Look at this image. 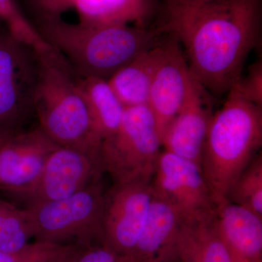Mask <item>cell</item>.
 <instances>
[{
	"mask_svg": "<svg viewBox=\"0 0 262 262\" xmlns=\"http://www.w3.org/2000/svg\"><path fill=\"white\" fill-rule=\"evenodd\" d=\"M165 10L160 24L184 48L193 77L212 96L227 95L259 40L261 0H211Z\"/></svg>",
	"mask_w": 262,
	"mask_h": 262,
	"instance_id": "6da1fadb",
	"label": "cell"
},
{
	"mask_svg": "<svg viewBox=\"0 0 262 262\" xmlns=\"http://www.w3.org/2000/svg\"><path fill=\"white\" fill-rule=\"evenodd\" d=\"M34 27L81 77L106 80L168 36L160 25L88 27L49 15H41Z\"/></svg>",
	"mask_w": 262,
	"mask_h": 262,
	"instance_id": "7a4b0ae2",
	"label": "cell"
},
{
	"mask_svg": "<svg viewBox=\"0 0 262 262\" xmlns=\"http://www.w3.org/2000/svg\"><path fill=\"white\" fill-rule=\"evenodd\" d=\"M35 51L37 74L33 110L39 128L57 145L80 150L99 162L101 140L79 88L78 74L50 45Z\"/></svg>",
	"mask_w": 262,
	"mask_h": 262,
	"instance_id": "3957f363",
	"label": "cell"
},
{
	"mask_svg": "<svg viewBox=\"0 0 262 262\" xmlns=\"http://www.w3.org/2000/svg\"><path fill=\"white\" fill-rule=\"evenodd\" d=\"M262 143V108L234 84L213 113L201 168L217 205L256 156Z\"/></svg>",
	"mask_w": 262,
	"mask_h": 262,
	"instance_id": "277c9868",
	"label": "cell"
},
{
	"mask_svg": "<svg viewBox=\"0 0 262 262\" xmlns=\"http://www.w3.org/2000/svg\"><path fill=\"white\" fill-rule=\"evenodd\" d=\"M105 196L99 177L72 195L26 208L32 214L34 239L84 247L103 245Z\"/></svg>",
	"mask_w": 262,
	"mask_h": 262,
	"instance_id": "5b68a950",
	"label": "cell"
},
{
	"mask_svg": "<svg viewBox=\"0 0 262 262\" xmlns=\"http://www.w3.org/2000/svg\"><path fill=\"white\" fill-rule=\"evenodd\" d=\"M161 147L156 120L148 105L125 107L118 129L101 141V170L115 184L152 179Z\"/></svg>",
	"mask_w": 262,
	"mask_h": 262,
	"instance_id": "8992f818",
	"label": "cell"
},
{
	"mask_svg": "<svg viewBox=\"0 0 262 262\" xmlns=\"http://www.w3.org/2000/svg\"><path fill=\"white\" fill-rule=\"evenodd\" d=\"M37 74L35 50L0 25V134L18 131L30 110Z\"/></svg>",
	"mask_w": 262,
	"mask_h": 262,
	"instance_id": "52a82bcc",
	"label": "cell"
},
{
	"mask_svg": "<svg viewBox=\"0 0 262 262\" xmlns=\"http://www.w3.org/2000/svg\"><path fill=\"white\" fill-rule=\"evenodd\" d=\"M153 191L168 201L189 225L210 223L217 203L201 166L161 151L151 179Z\"/></svg>",
	"mask_w": 262,
	"mask_h": 262,
	"instance_id": "ba28073f",
	"label": "cell"
},
{
	"mask_svg": "<svg viewBox=\"0 0 262 262\" xmlns=\"http://www.w3.org/2000/svg\"><path fill=\"white\" fill-rule=\"evenodd\" d=\"M152 194L151 179L115 184L105 196L103 245L131 257L145 225Z\"/></svg>",
	"mask_w": 262,
	"mask_h": 262,
	"instance_id": "9c48e42d",
	"label": "cell"
},
{
	"mask_svg": "<svg viewBox=\"0 0 262 262\" xmlns=\"http://www.w3.org/2000/svg\"><path fill=\"white\" fill-rule=\"evenodd\" d=\"M56 143L39 127L1 134L0 190L25 198L34 189Z\"/></svg>",
	"mask_w": 262,
	"mask_h": 262,
	"instance_id": "30bf717a",
	"label": "cell"
},
{
	"mask_svg": "<svg viewBox=\"0 0 262 262\" xmlns=\"http://www.w3.org/2000/svg\"><path fill=\"white\" fill-rule=\"evenodd\" d=\"M102 173L99 162L91 155L58 146L48 156L34 189L24 198L26 208L72 195Z\"/></svg>",
	"mask_w": 262,
	"mask_h": 262,
	"instance_id": "8fae6325",
	"label": "cell"
},
{
	"mask_svg": "<svg viewBox=\"0 0 262 262\" xmlns=\"http://www.w3.org/2000/svg\"><path fill=\"white\" fill-rule=\"evenodd\" d=\"M194 80L180 45L168 34L163 56L151 81L147 103L161 139L164 131L187 99Z\"/></svg>",
	"mask_w": 262,
	"mask_h": 262,
	"instance_id": "7c38bea8",
	"label": "cell"
},
{
	"mask_svg": "<svg viewBox=\"0 0 262 262\" xmlns=\"http://www.w3.org/2000/svg\"><path fill=\"white\" fill-rule=\"evenodd\" d=\"M212 96L194 79L187 99L162 136L165 151L201 166L213 113Z\"/></svg>",
	"mask_w": 262,
	"mask_h": 262,
	"instance_id": "4fadbf2b",
	"label": "cell"
},
{
	"mask_svg": "<svg viewBox=\"0 0 262 262\" xmlns=\"http://www.w3.org/2000/svg\"><path fill=\"white\" fill-rule=\"evenodd\" d=\"M42 15L58 16L72 10L88 27L129 25L146 27L151 10L148 0H34Z\"/></svg>",
	"mask_w": 262,
	"mask_h": 262,
	"instance_id": "5bb4252c",
	"label": "cell"
},
{
	"mask_svg": "<svg viewBox=\"0 0 262 262\" xmlns=\"http://www.w3.org/2000/svg\"><path fill=\"white\" fill-rule=\"evenodd\" d=\"M185 224L174 206L153 191L145 225L131 258L136 262L175 261Z\"/></svg>",
	"mask_w": 262,
	"mask_h": 262,
	"instance_id": "9a60e30c",
	"label": "cell"
},
{
	"mask_svg": "<svg viewBox=\"0 0 262 262\" xmlns=\"http://www.w3.org/2000/svg\"><path fill=\"white\" fill-rule=\"evenodd\" d=\"M213 224L237 262H262V216L225 200Z\"/></svg>",
	"mask_w": 262,
	"mask_h": 262,
	"instance_id": "2e32d148",
	"label": "cell"
},
{
	"mask_svg": "<svg viewBox=\"0 0 262 262\" xmlns=\"http://www.w3.org/2000/svg\"><path fill=\"white\" fill-rule=\"evenodd\" d=\"M168 36L117 71L108 84L125 107L147 105L155 71L163 56Z\"/></svg>",
	"mask_w": 262,
	"mask_h": 262,
	"instance_id": "e0dca14e",
	"label": "cell"
},
{
	"mask_svg": "<svg viewBox=\"0 0 262 262\" xmlns=\"http://www.w3.org/2000/svg\"><path fill=\"white\" fill-rule=\"evenodd\" d=\"M78 84L95 130L102 141L118 129L125 107L107 80L79 75Z\"/></svg>",
	"mask_w": 262,
	"mask_h": 262,
	"instance_id": "ac0fdd59",
	"label": "cell"
},
{
	"mask_svg": "<svg viewBox=\"0 0 262 262\" xmlns=\"http://www.w3.org/2000/svg\"><path fill=\"white\" fill-rule=\"evenodd\" d=\"M175 262H237L213 221L210 223L185 224L177 244Z\"/></svg>",
	"mask_w": 262,
	"mask_h": 262,
	"instance_id": "d6986e66",
	"label": "cell"
},
{
	"mask_svg": "<svg viewBox=\"0 0 262 262\" xmlns=\"http://www.w3.org/2000/svg\"><path fill=\"white\" fill-rule=\"evenodd\" d=\"M32 238L34 225L30 211L0 199V251H19Z\"/></svg>",
	"mask_w": 262,
	"mask_h": 262,
	"instance_id": "ffe728a7",
	"label": "cell"
},
{
	"mask_svg": "<svg viewBox=\"0 0 262 262\" xmlns=\"http://www.w3.org/2000/svg\"><path fill=\"white\" fill-rule=\"evenodd\" d=\"M227 201L262 216V158L257 155L231 187Z\"/></svg>",
	"mask_w": 262,
	"mask_h": 262,
	"instance_id": "44dd1931",
	"label": "cell"
},
{
	"mask_svg": "<svg viewBox=\"0 0 262 262\" xmlns=\"http://www.w3.org/2000/svg\"><path fill=\"white\" fill-rule=\"evenodd\" d=\"M84 248L87 247L34 241L15 252L0 251V262H70Z\"/></svg>",
	"mask_w": 262,
	"mask_h": 262,
	"instance_id": "7402d4cb",
	"label": "cell"
},
{
	"mask_svg": "<svg viewBox=\"0 0 262 262\" xmlns=\"http://www.w3.org/2000/svg\"><path fill=\"white\" fill-rule=\"evenodd\" d=\"M0 20L15 38L34 50L48 46L34 26L19 9L15 0H0Z\"/></svg>",
	"mask_w": 262,
	"mask_h": 262,
	"instance_id": "603a6c76",
	"label": "cell"
},
{
	"mask_svg": "<svg viewBox=\"0 0 262 262\" xmlns=\"http://www.w3.org/2000/svg\"><path fill=\"white\" fill-rule=\"evenodd\" d=\"M251 102L262 106V64L261 61L251 66L247 76L235 84Z\"/></svg>",
	"mask_w": 262,
	"mask_h": 262,
	"instance_id": "cb8c5ba5",
	"label": "cell"
},
{
	"mask_svg": "<svg viewBox=\"0 0 262 262\" xmlns=\"http://www.w3.org/2000/svg\"><path fill=\"white\" fill-rule=\"evenodd\" d=\"M70 262H135L129 256L119 254L104 245L82 248Z\"/></svg>",
	"mask_w": 262,
	"mask_h": 262,
	"instance_id": "d4e9b609",
	"label": "cell"
},
{
	"mask_svg": "<svg viewBox=\"0 0 262 262\" xmlns=\"http://www.w3.org/2000/svg\"><path fill=\"white\" fill-rule=\"evenodd\" d=\"M211 0H165V5H185L205 3Z\"/></svg>",
	"mask_w": 262,
	"mask_h": 262,
	"instance_id": "484cf974",
	"label": "cell"
},
{
	"mask_svg": "<svg viewBox=\"0 0 262 262\" xmlns=\"http://www.w3.org/2000/svg\"><path fill=\"white\" fill-rule=\"evenodd\" d=\"M0 137H1V134H0Z\"/></svg>",
	"mask_w": 262,
	"mask_h": 262,
	"instance_id": "4316f807",
	"label": "cell"
},
{
	"mask_svg": "<svg viewBox=\"0 0 262 262\" xmlns=\"http://www.w3.org/2000/svg\"><path fill=\"white\" fill-rule=\"evenodd\" d=\"M135 262H136V261H135Z\"/></svg>",
	"mask_w": 262,
	"mask_h": 262,
	"instance_id": "83f0119b",
	"label": "cell"
}]
</instances>
